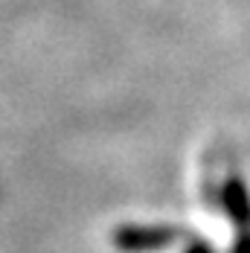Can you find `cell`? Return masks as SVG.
Wrapping results in <instances>:
<instances>
[{"label": "cell", "mask_w": 250, "mask_h": 253, "mask_svg": "<svg viewBox=\"0 0 250 253\" xmlns=\"http://www.w3.org/2000/svg\"><path fill=\"white\" fill-rule=\"evenodd\" d=\"M117 248L125 253H157L166 251L177 242V230L175 227H154V224H128L120 227L114 236Z\"/></svg>", "instance_id": "1"}, {"label": "cell", "mask_w": 250, "mask_h": 253, "mask_svg": "<svg viewBox=\"0 0 250 253\" xmlns=\"http://www.w3.org/2000/svg\"><path fill=\"white\" fill-rule=\"evenodd\" d=\"M183 253H215V251H212V245H207V242H192Z\"/></svg>", "instance_id": "4"}, {"label": "cell", "mask_w": 250, "mask_h": 253, "mask_svg": "<svg viewBox=\"0 0 250 253\" xmlns=\"http://www.w3.org/2000/svg\"><path fill=\"white\" fill-rule=\"evenodd\" d=\"M233 253H250V230H242V236L233 245Z\"/></svg>", "instance_id": "3"}, {"label": "cell", "mask_w": 250, "mask_h": 253, "mask_svg": "<svg viewBox=\"0 0 250 253\" xmlns=\"http://www.w3.org/2000/svg\"><path fill=\"white\" fill-rule=\"evenodd\" d=\"M221 207L239 230H250V192L242 177H227L221 183Z\"/></svg>", "instance_id": "2"}]
</instances>
